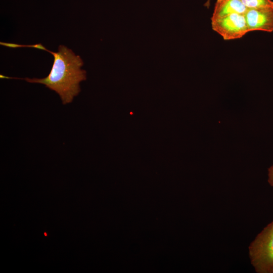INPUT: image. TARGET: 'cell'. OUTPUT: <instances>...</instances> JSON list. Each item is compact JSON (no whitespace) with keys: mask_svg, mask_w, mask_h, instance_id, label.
Instances as JSON below:
<instances>
[{"mask_svg":"<svg viewBox=\"0 0 273 273\" xmlns=\"http://www.w3.org/2000/svg\"><path fill=\"white\" fill-rule=\"evenodd\" d=\"M240 0H216L211 20L233 14H245L248 10Z\"/></svg>","mask_w":273,"mask_h":273,"instance_id":"5b68a950","label":"cell"},{"mask_svg":"<svg viewBox=\"0 0 273 273\" xmlns=\"http://www.w3.org/2000/svg\"><path fill=\"white\" fill-rule=\"evenodd\" d=\"M26 47H29V48H34L37 49L42 50L43 51H46L48 52L49 50H47L43 45H42L41 43H38L35 44H32V45H26Z\"/></svg>","mask_w":273,"mask_h":273,"instance_id":"9c48e42d","label":"cell"},{"mask_svg":"<svg viewBox=\"0 0 273 273\" xmlns=\"http://www.w3.org/2000/svg\"><path fill=\"white\" fill-rule=\"evenodd\" d=\"M210 2L211 0H207L206 3L204 4V6L208 9L210 6Z\"/></svg>","mask_w":273,"mask_h":273,"instance_id":"8fae6325","label":"cell"},{"mask_svg":"<svg viewBox=\"0 0 273 273\" xmlns=\"http://www.w3.org/2000/svg\"><path fill=\"white\" fill-rule=\"evenodd\" d=\"M244 15L249 32H273V7L248 9Z\"/></svg>","mask_w":273,"mask_h":273,"instance_id":"277c9868","label":"cell"},{"mask_svg":"<svg viewBox=\"0 0 273 273\" xmlns=\"http://www.w3.org/2000/svg\"><path fill=\"white\" fill-rule=\"evenodd\" d=\"M0 77L1 78H7V79H22V78H16V77H8V76H5L4 75H2V74H1L0 75Z\"/></svg>","mask_w":273,"mask_h":273,"instance_id":"30bf717a","label":"cell"},{"mask_svg":"<svg viewBox=\"0 0 273 273\" xmlns=\"http://www.w3.org/2000/svg\"><path fill=\"white\" fill-rule=\"evenodd\" d=\"M267 181L269 185L273 187V164L267 169Z\"/></svg>","mask_w":273,"mask_h":273,"instance_id":"52a82bcc","label":"cell"},{"mask_svg":"<svg viewBox=\"0 0 273 273\" xmlns=\"http://www.w3.org/2000/svg\"><path fill=\"white\" fill-rule=\"evenodd\" d=\"M211 21L212 30L225 40L240 38L249 32L244 14H233Z\"/></svg>","mask_w":273,"mask_h":273,"instance_id":"3957f363","label":"cell"},{"mask_svg":"<svg viewBox=\"0 0 273 273\" xmlns=\"http://www.w3.org/2000/svg\"><path fill=\"white\" fill-rule=\"evenodd\" d=\"M242 4L248 9L260 7H273L271 0H240Z\"/></svg>","mask_w":273,"mask_h":273,"instance_id":"8992f818","label":"cell"},{"mask_svg":"<svg viewBox=\"0 0 273 273\" xmlns=\"http://www.w3.org/2000/svg\"><path fill=\"white\" fill-rule=\"evenodd\" d=\"M54 57V62L49 75L43 78L24 79L30 83L44 84L56 92L64 105L70 103L80 92V82L86 79V71L81 69L83 62L67 47L60 45L57 52L49 50Z\"/></svg>","mask_w":273,"mask_h":273,"instance_id":"6da1fadb","label":"cell"},{"mask_svg":"<svg viewBox=\"0 0 273 273\" xmlns=\"http://www.w3.org/2000/svg\"><path fill=\"white\" fill-rule=\"evenodd\" d=\"M0 44L1 45L7 47L11 48H17L26 47V45H21V44H19L17 43H10V42H0Z\"/></svg>","mask_w":273,"mask_h":273,"instance_id":"ba28073f","label":"cell"},{"mask_svg":"<svg viewBox=\"0 0 273 273\" xmlns=\"http://www.w3.org/2000/svg\"><path fill=\"white\" fill-rule=\"evenodd\" d=\"M250 263L257 273H273V221L265 226L250 244Z\"/></svg>","mask_w":273,"mask_h":273,"instance_id":"7a4b0ae2","label":"cell"}]
</instances>
